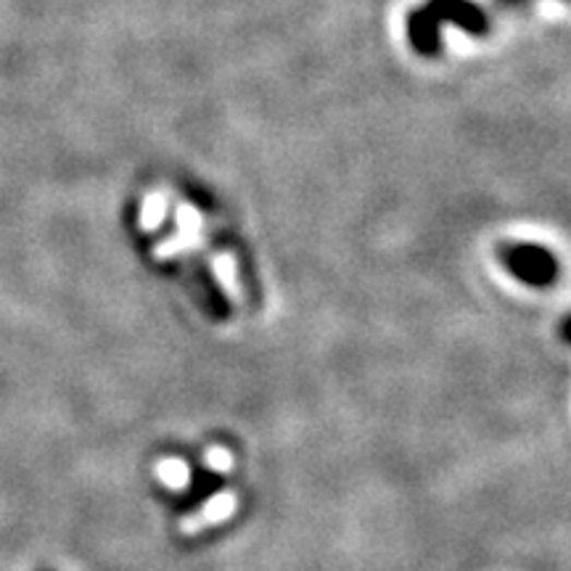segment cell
<instances>
[{
	"mask_svg": "<svg viewBox=\"0 0 571 571\" xmlns=\"http://www.w3.org/2000/svg\"><path fill=\"white\" fill-rule=\"evenodd\" d=\"M165 212H167V197L165 193L154 191L148 193L146 199H143V206H141V225L146 230H154L156 225L165 219Z\"/></svg>",
	"mask_w": 571,
	"mask_h": 571,
	"instance_id": "1",
	"label": "cell"
}]
</instances>
